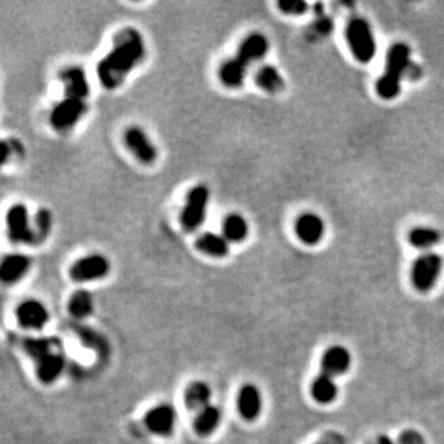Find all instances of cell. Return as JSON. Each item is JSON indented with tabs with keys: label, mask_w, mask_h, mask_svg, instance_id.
<instances>
[{
	"label": "cell",
	"mask_w": 444,
	"mask_h": 444,
	"mask_svg": "<svg viewBox=\"0 0 444 444\" xmlns=\"http://www.w3.org/2000/svg\"><path fill=\"white\" fill-rule=\"evenodd\" d=\"M146 46L140 31L124 27L113 37V47L96 65V75L108 90L119 88L131 70L144 60Z\"/></svg>",
	"instance_id": "1"
},
{
	"label": "cell",
	"mask_w": 444,
	"mask_h": 444,
	"mask_svg": "<svg viewBox=\"0 0 444 444\" xmlns=\"http://www.w3.org/2000/svg\"><path fill=\"white\" fill-rule=\"evenodd\" d=\"M269 51V40L262 32L246 36L234 57L222 62L219 68V80L226 88H240L245 82L250 63L260 61Z\"/></svg>",
	"instance_id": "2"
},
{
	"label": "cell",
	"mask_w": 444,
	"mask_h": 444,
	"mask_svg": "<svg viewBox=\"0 0 444 444\" xmlns=\"http://www.w3.org/2000/svg\"><path fill=\"white\" fill-rule=\"evenodd\" d=\"M411 49L405 42H396L390 46L383 75H380L375 83V91L381 99H396L401 93V83L404 77L409 75L412 67Z\"/></svg>",
	"instance_id": "3"
},
{
	"label": "cell",
	"mask_w": 444,
	"mask_h": 444,
	"mask_svg": "<svg viewBox=\"0 0 444 444\" xmlns=\"http://www.w3.org/2000/svg\"><path fill=\"white\" fill-rule=\"evenodd\" d=\"M345 35L347 45L355 60L363 65L373 61L378 47L368 21L360 16L352 18L345 25Z\"/></svg>",
	"instance_id": "4"
},
{
	"label": "cell",
	"mask_w": 444,
	"mask_h": 444,
	"mask_svg": "<svg viewBox=\"0 0 444 444\" xmlns=\"http://www.w3.org/2000/svg\"><path fill=\"white\" fill-rule=\"evenodd\" d=\"M25 347L29 355L36 360L39 378L44 383H53L65 368L62 355L52 350L50 341H27Z\"/></svg>",
	"instance_id": "5"
},
{
	"label": "cell",
	"mask_w": 444,
	"mask_h": 444,
	"mask_svg": "<svg viewBox=\"0 0 444 444\" xmlns=\"http://www.w3.org/2000/svg\"><path fill=\"white\" fill-rule=\"evenodd\" d=\"M209 199L210 191L206 185H195L188 191L184 208L180 213V224L186 232H194L203 225Z\"/></svg>",
	"instance_id": "6"
},
{
	"label": "cell",
	"mask_w": 444,
	"mask_h": 444,
	"mask_svg": "<svg viewBox=\"0 0 444 444\" xmlns=\"http://www.w3.org/2000/svg\"><path fill=\"white\" fill-rule=\"evenodd\" d=\"M443 268V260L434 252L419 255L411 267V281L416 290L426 293L433 288Z\"/></svg>",
	"instance_id": "7"
},
{
	"label": "cell",
	"mask_w": 444,
	"mask_h": 444,
	"mask_svg": "<svg viewBox=\"0 0 444 444\" xmlns=\"http://www.w3.org/2000/svg\"><path fill=\"white\" fill-rule=\"evenodd\" d=\"M8 237L15 245H36L35 231L31 227L29 211L24 204H14L6 213Z\"/></svg>",
	"instance_id": "8"
},
{
	"label": "cell",
	"mask_w": 444,
	"mask_h": 444,
	"mask_svg": "<svg viewBox=\"0 0 444 444\" xmlns=\"http://www.w3.org/2000/svg\"><path fill=\"white\" fill-rule=\"evenodd\" d=\"M88 110L85 100L67 98L58 101L50 114V122L53 129L58 131L70 130L80 120Z\"/></svg>",
	"instance_id": "9"
},
{
	"label": "cell",
	"mask_w": 444,
	"mask_h": 444,
	"mask_svg": "<svg viewBox=\"0 0 444 444\" xmlns=\"http://www.w3.org/2000/svg\"><path fill=\"white\" fill-rule=\"evenodd\" d=\"M110 272V260L99 253L84 255L75 260L70 269L72 279L77 283H87L103 279Z\"/></svg>",
	"instance_id": "10"
},
{
	"label": "cell",
	"mask_w": 444,
	"mask_h": 444,
	"mask_svg": "<svg viewBox=\"0 0 444 444\" xmlns=\"http://www.w3.org/2000/svg\"><path fill=\"white\" fill-rule=\"evenodd\" d=\"M124 142L142 165H152L157 160V148L140 126H129L124 132Z\"/></svg>",
	"instance_id": "11"
},
{
	"label": "cell",
	"mask_w": 444,
	"mask_h": 444,
	"mask_svg": "<svg viewBox=\"0 0 444 444\" xmlns=\"http://www.w3.org/2000/svg\"><path fill=\"white\" fill-rule=\"evenodd\" d=\"M177 411L170 404H160L146 414L145 424L151 433L168 437L175 432Z\"/></svg>",
	"instance_id": "12"
},
{
	"label": "cell",
	"mask_w": 444,
	"mask_h": 444,
	"mask_svg": "<svg viewBox=\"0 0 444 444\" xmlns=\"http://www.w3.org/2000/svg\"><path fill=\"white\" fill-rule=\"evenodd\" d=\"M295 234L305 245L315 246L324 239L326 225L319 214L306 211L298 216L294 225Z\"/></svg>",
	"instance_id": "13"
},
{
	"label": "cell",
	"mask_w": 444,
	"mask_h": 444,
	"mask_svg": "<svg viewBox=\"0 0 444 444\" xmlns=\"http://www.w3.org/2000/svg\"><path fill=\"white\" fill-rule=\"evenodd\" d=\"M16 319L21 327L29 329H41L50 319V312L40 300L29 299L23 301L16 307Z\"/></svg>",
	"instance_id": "14"
},
{
	"label": "cell",
	"mask_w": 444,
	"mask_h": 444,
	"mask_svg": "<svg viewBox=\"0 0 444 444\" xmlns=\"http://www.w3.org/2000/svg\"><path fill=\"white\" fill-rule=\"evenodd\" d=\"M61 82L65 85V96L75 99L85 100L90 93L89 83L87 75L80 65H70L61 70Z\"/></svg>",
	"instance_id": "15"
},
{
	"label": "cell",
	"mask_w": 444,
	"mask_h": 444,
	"mask_svg": "<svg viewBox=\"0 0 444 444\" xmlns=\"http://www.w3.org/2000/svg\"><path fill=\"white\" fill-rule=\"evenodd\" d=\"M263 407V399L258 386L245 384L237 395V409L241 417L246 421H255L260 417Z\"/></svg>",
	"instance_id": "16"
},
{
	"label": "cell",
	"mask_w": 444,
	"mask_h": 444,
	"mask_svg": "<svg viewBox=\"0 0 444 444\" xmlns=\"http://www.w3.org/2000/svg\"><path fill=\"white\" fill-rule=\"evenodd\" d=\"M30 267L29 255L23 253L6 255L0 265V279L6 284H14L25 277Z\"/></svg>",
	"instance_id": "17"
},
{
	"label": "cell",
	"mask_w": 444,
	"mask_h": 444,
	"mask_svg": "<svg viewBox=\"0 0 444 444\" xmlns=\"http://www.w3.org/2000/svg\"><path fill=\"white\" fill-rule=\"evenodd\" d=\"M352 358L347 348L342 345H332L324 352L321 360L322 373L332 378L345 374L350 369Z\"/></svg>",
	"instance_id": "18"
},
{
	"label": "cell",
	"mask_w": 444,
	"mask_h": 444,
	"mask_svg": "<svg viewBox=\"0 0 444 444\" xmlns=\"http://www.w3.org/2000/svg\"><path fill=\"white\" fill-rule=\"evenodd\" d=\"M195 248L214 258H224L230 252V242L222 235L204 232L195 240Z\"/></svg>",
	"instance_id": "19"
},
{
	"label": "cell",
	"mask_w": 444,
	"mask_h": 444,
	"mask_svg": "<svg viewBox=\"0 0 444 444\" xmlns=\"http://www.w3.org/2000/svg\"><path fill=\"white\" fill-rule=\"evenodd\" d=\"M211 396H213V390L210 388V385L201 380H195L185 388L183 400H184L186 409L198 412L210 405Z\"/></svg>",
	"instance_id": "20"
},
{
	"label": "cell",
	"mask_w": 444,
	"mask_h": 444,
	"mask_svg": "<svg viewBox=\"0 0 444 444\" xmlns=\"http://www.w3.org/2000/svg\"><path fill=\"white\" fill-rule=\"evenodd\" d=\"M221 419H222V412L219 406L210 404L196 412L193 427L199 436L206 437L214 433L215 431L219 429Z\"/></svg>",
	"instance_id": "21"
},
{
	"label": "cell",
	"mask_w": 444,
	"mask_h": 444,
	"mask_svg": "<svg viewBox=\"0 0 444 444\" xmlns=\"http://www.w3.org/2000/svg\"><path fill=\"white\" fill-rule=\"evenodd\" d=\"M255 84L269 94H278L285 89V80L279 70L272 65H260L255 75Z\"/></svg>",
	"instance_id": "22"
},
{
	"label": "cell",
	"mask_w": 444,
	"mask_h": 444,
	"mask_svg": "<svg viewBox=\"0 0 444 444\" xmlns=\"http://www.w3.org/2000/svg\"><path fill=\"white\" fill-rule=\"evenodd\" d=\"M248 232L250 226L242 215L237 213L226 215L222 221V236L226 240L234 243H240L247 239Z\"/></svg>",
	"instance_id": "23"
},
{
	"label": "cell",
	"mask_w": 444,
	"mask_h": 444,
	"mask_svg": "<svg viewBox=\"0 0 444 444\" xmlns=\"http://www.w3.org/2000/svg\"><path fill=\"white\" fill-rule=\"evenodd\" d=\"M440 232L431 226H416L407 235L410 245L417 250H431L440 242Z\"/></svg>",
	"instance_id": "24"
},
{
	"label": "cell",
	"mask_w": 444,
	"mask_h": 444,
	"mask_svg": "<svg viewBox=\"0 0 444 444\" xmlns=\"http://www.w3.org/2000/svg\"><path fill=\"white\" fill-rule=\"evenodd\" d=\"M311 394L319 404H331L335 401L338 389L332 376L321 373L311 385Z\"/></svg>",
	"instance_id": "25"
},
{
	"label": "cell",
	"mask_w": 444,
	"mask_h": 444,
	"mask_svg": "<svg viewBox=\"0 0 444 444\" xmlns=\"http://www.w3.org/2000/svg\"><path fill=\"white\" fill-rule=\"evenodd\" d=\"M95 304L93 294L88 290L80 289L70 295L68 311L75 319L89 317L94 311Z\"/></svg>",
	"instance_id": "26"
},
{
	"label": "cell",
	"mask_w": 444,
	"mask_h": 444,
	"mask_svg": "<svg viewBox=\"0 0 444 444\" xmlns=\"http://www.w3.org/2000/svg\"><path fill=\"white\" fill-rule=\"evenodd\" d=\"M52 214L49 209L41 208L37 210L35 215V226L34 231L36 235V245H40L45 242L46 239L50 236L52 230Z\"/></svg>",
	"instance_id": "27"
},
{
	"label": "cell",
	"mask_w": 444,
	"mask_h": 444,
	"mask_svg": "<svg viewBox=\"0 0 444 444\" xmlns=\"http://www.w3.org/2000/svg\"><path fill=\"white\" fill-rule=\"evenodd\" d=\"M277 6L281 13L290 16L303 15L309 11V4L303 0H279Z\"/></svg>",
	"instance_id": "28"
},
{
	"label": "cell",
	"mask_w": 444,
	"mask_h": 444,
	"mask_svg": "<svg viewBox=\"0 0 444 444\" xmlns=\"http://www.w3.org/2000/svg\"><path fill=\"white\" fill-rule=\"evenodd\" d=\"M399 444H426V439L419 431L406 429L400 434Z\"/></svg>",
	"instance_id": "29"
},
{
	"label": "cell",
	"mask_w": 444,
	"mask_h": 444,
	"mask_svg": "<svg viewBox=\"0 0 444 444\" xmlns=\"http://www.w3.org/2000/svg\"><path fill=\"white\" fill-rule=\"evenodd\" d=\"M375 444H395L394 440L388 437V436H380L379 438L376 439Z\"/></svg>",
	"instance_id": "30"
}]
</instances>
